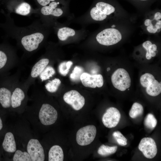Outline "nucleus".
<instances>
[{
  "mask_svg": "<svg viewBox=\"0 0 161 161\" xmlns=\"http://www.w3.org/2000/svg\"><path fill=\"white\" fill-rule=\"evenodd\" d=\"M32 91L27 105L21 114L29 123L34 131L37 132L41 126H49L56 122L58 117L57 110L52 105L44 102L41 93L37 85L34 84Z\"/></svg>",
  "mask_w": 161,
  "mask_h": 161,
  "instance_id": "f257e3e1",
  "label": "nucleus"
},
{
  "mask_svg": "<svg viewBox=\"0 0 161 161\" xmlns=\"http://www.w3.org/2000/svg\"><path fill=\"white\" fill-rule=\"evenodd\" d=\"M30 126L29 123L23 118L12 128L17 146L22 147L28 152L32 161H44L45 157L43 146Z\"/></svg>",
  "mask_w": 161,
  "mask_h": 161,
  "instance_id": "f03ea898",
  "label": "nucleus"
},
{
  "mask_svg": "<svg viewBox=\"0 0 161 161\" xmlns=\"http://www.w3.org/2000/svg\"><path fill=\"white\" fill-rule=\"evenodd\" d=\"M21 74L19 68L12 75L8 74L0 76V112L2 114L10 112L13 90L19 81Z\"/></svg>",
  "mask_w": 161,
  "mask_h": 161,
  "instance_id": "7ed1b4c3",
  "label": "nucleus"
},
{
  "mask_svg": "<svg viewBox=\"0 0 161 161\" xmlns=\"http://www.w3.org/2000/svg\"><path fill=\"white\" fill-rule=\"evenodd\" d=\"M24 82L19 81L14 86L11 98L10 112L21 114L27 105L29 97V89Z\"/></svg>",
  "mask_w": 161,
  "mask_h": 161,
  "instance_id": "20e7f679",
  "label": "nucleus"
},
{
  "mask_svg": "<svg viewBox=\"0 0 161 161\" xmlns=\"http://www.w3.org/2000/svg\"><path fill=\"white\" fill-rule=\"evenodd\" d=\"M4 49L0 48V76L9 74L10 70L20 64L13 52Z\"/></svg>",
  "mask_w": 161,
  "mask_h": 161,
  "instance_id": "39448f33",
  "label": "nucleus"
},
{
  "mask_svg": "<svg viewBox=\"0 0 161 161\" xmlns=\"http://www.w3.org/2000/svg\"><path fill=\"white\" fill-rule=\"evenodd\" d=\"M96 39L97 42L101 45L110 46L119 42L122 39V35L117 30L109 28L99 33L96 36Z\"/></svg>",
  "mask_w": 161,
  "mask_h": 161,
  "instance_id": "423d86ee",
  "label": "nucleus"
},
{
  "mask_svg": "<svg viewBox=\"0 0 161 161\" xmlns=\"http://www.w3.org/2000/svg\"><path fill=\"white\" fill-rule=\"evenodd\" d=\"M111 81L115 88L124 91L130 87L131 79L128 72L124 69L119 68L113 74Z\"/></svg>",
  "mask_w": 161,
  "mask_h": 161,
  "instance_id": "0eeeda50",
  "label": "nucleus"
},
{
  "mask_svg": "<svg viewBox=\"0 0 161 161\" xmlns=\"http://www.w3.org/2000/svg\"><path fill=\"white\" fill-rule=\"evenodd\" d=\"M1 148L5 156H12L16 151L17 144L15 134L12 128L5 129L3 135Z\"/></svg>",
  "mask_w": 161,
  "mask_h": 161,
  "instance_id": "6e6552de",
  "label": "nucleus"
},
{
  "mask_svg": "<svg viewBox=\"0 0 161 161\" xmlns=\"http://www.w3.org/2000/svg\"><path fill=\"white\" fill-rule=\"evenodd\" d=\"M142 86L146 88L147 93L152 96H156L161 92V82L156 80L154 76L149 73H145L140 78Z\"/></svg>",
  "mask_w": 161,
  "mask_h": 161,
  "instance_id": "1a4fd4ad",
  "label": "nucleus"
},
{
  "mask_svg": "<svg viewBox=\"0 0 161 161\" xmlns=\"http://www.w3.org/2000/svg\"><path fill=\"white\" fill-rule=\"evenodd\" d=\"M96 133V128L93 125H88L80 128L76 133L77 143L81 146L90 144L94 140Z\"/></svg>",
  "mask_w": 161,
  "mask_h": 161,
  "instance_id": "9d476101",
  "label": "nucleus"
},
{
  "mask_svg": "<svg viewBox=\"0 0 161 161\" xmlns=\"http://www.w3.org/2000/svg\"><path fill=\"white\" fill-rule=\"evenodd\" d=\"M44 37L43 35L41 33H34L22 38L21 44L26 52H32L38 49Z\"/></svg>",
  "mask_w": 161,
  "mask_h": 161,
  "instance_id": "9b49d317",
  "label": "nucleus"
},
{
  "mask_svg": "<svg viewBox=\"0 0 161 161\" xmlns=\"http://www.w3.org/2000/svg\"><path fill=\"white\" fill-rule=\"evenodd\" d=\"M65 102L70 105L75 110H79L84 106L85 103L84 97L75 90H71L64 95Z\"/></svg>",
  "mask_w": 161,
  "mask_h": 161,
  "instance_id": "f8f14e48",
  "label": "nucleus"
},
{
  "mask_svg": "<svg viewBox=\"0 0 161 161\" xmlns=\"http://www.w3.org/2000/svg\"><path fill=\"white\" fill-rule=\"evenodd\" d=\"M138 148L145 157L148 159H152L156 155L157 149L154 140L151 137H144L141 140Z\"/></svg>",
  "mask_w": 161,
  "mask_h": 161,
  "instance_id": "ddd939ff",
  "label": "nucleus"
},
{
  "mask_svg": "<svg viewBox=\"0 0 161 161\" xmlns=\"http://www.w3.org/2000/svg\"><path fill=\"white\" fill-rule=\"evenodd\" d=\"M121 117L119 111L116 108L111 107L108 109L103 114L102 121L106 127L111 128L116 126Z\"/></svg>",
  "mask_w": 161,
  "mask_h": 161,
  "instance_id": "4468645a",
  "label": "nucleus"
},
{
  "mask_svg": "<svg viewBox=\"0 0 161 161\" xmlns=\"http://www.w3.org/2000/svg\"><path fill=\"white\" fill-rule=\"evenodd\" d=\"M80 79L83 85L87 87L100 88L103 84V77L100 74L92 75L86 72H83L81 74Z\"/></svg>",
  "mask_w": 161,
  "mask_h": 161,
  "instance_id": "2eb2a0df",
  "label": "nucleus"
},
{
  "mask_svg": "<svg viewBox=\"0 0 161 161\" xmlns=\"http://www.w3.org/2000/svg\"><path fill=\"white\" fill-rule=\"evenodd\" d=\"M64 154L62 148L58 145H52L48 153L49 161H63Z\"/></svg>",
  "mask_w": 161,
  "mask_h": 161,
  "instance_id": "dca6fc26",
  "label": "nucleus"
},
{
  "mask_svg": "<svg viewBox=\"0 0 161 161\" xmlns=\"http://www.w3.org/2000/svg\"><path fill=\"white\" fill-rule=\"evenodd\" d=\"M57 3L53 1L49 6L43 7L41 10V13L44 15H52L54 16L59 17L62 15L63 13L62 10L60 8H56Z\"/></svg>",
  "mask_w": 161,
  "mask_h": 161,
  "instance_id": "f3484780",
  "label": "nucleus"
},
{
  "mask_svg": "<svg viewBox=\"0 0 161 161\" xmlns=\"http://www.w3.org/2000/svg\"><path fill=\"white\" fill-rule=\"evenodd\" d=\"M11 160L13 161H32L28 152L22 147L17 146Z\"/></svg>",
  "mask_w": 161,
  "mask_h": 161,
  "instance_id": "a211bd4d",
  "label": "nucleus"
},
{
  "mask_svg": "<svg viewBox=\"0 0 161 161\" xmlns=\"http://www.w3.org/2000/svg\"><path fill=\"white\" fill-rule=\"evenodd\" d=\"M75 34V32L74 29L68 27H63L59 29L57 35L60 40L64 41L69 37L73 36Z\"/></svg>",
  "mask_w": 161,
  "mask_h": 161,
  "instance_id": "6ab92c4d",
  "label": "nucleus"
},
{
  "mask_svg": "<svg viewBox=\"0 0 161 161\" xmlns=\"http://www.w3.org/2000/svg\"><path fill=\"white\" fill-rule=\"evenodd\" d=\"M143 47L146 50V58L148 60L150 59L152 57L156 56L155 51L157 49V47L155 44H152L148 41L144 42L143 44Z\"/></svg>",
  "mask_w": 161,
  "mask_h": 161,
  "instance_id": "aec40b11",
  "label": "nucleus"
},
{
  "mask_svg": "<svg viewBox=\"0 0 161 161\" xmlns=\"http://www.w3.org/2000/svg\"><path fill=\"white\" fill-rule=\"evenodd\" d=\"M117 148V146H109L103 144L98 149L97 153L102 156L106 157L115 153Z\"/></svg>",
  "mask_w": 161,
  "mask_h": 161,
  "instance_id": "412c9836",
  "label": "nucleus"
},
{
  "mask_svg": "<svg viewBox=\"0 0 161 161\" xmlns=\"http://www.w3.org/2000/svg\"><path fill=\"white\" fill-rule=\"evenodd\" d=\"M61 81L58 78L49 80L45 85L46 89L50 93H54L58 90L61 84Z\"/></svg>",
  "mask_w": 161,
  "mask_h": 161,
  "instance_id": "4be33fe9",
  "label": "nucleus"
},
{
  "mask_svg": "<svg viewBox=\"0 0 161 161\" xmlns=\"http://www.w3.org/2000/svg\"><path fill=\"white\" fill-rule=\"evenodd\" d=\"M55 73L54 68L51 66L48 65L42 72L38 78H39L40 80L42 82L49 79Z\"/></svg>",
  "mask_w": 161,
  "mask_h": 161,
  "instance_id": "5701e85b",
  "label": "nucleus"
},
{
  "mask_svg": "<svg viewBox=\"0 0 161 161\" xmlns=\"http://www.w3.org/2000/svg\"><path fill=\"white\" fill-rule=\"evenodd\" d=\"M96 7L103 13L109 15L115 10L114 7L111 5L103 2H99L96 4Z\"/></svg>",
  "mask_w": 161,
  "mask_h": 161,
  "instance_id": "b1692460",
  "label": "nucleus"
},
{
  "mask_svg": "<svg viewBox=\"0 0 161 161\" xmlns=\"http://www.w3.org/2000/svg\"><path fill=\"white\" fill-rule=\"evenodd\" d=\"M143 112V108L142 105L137 102H135L133 104L129 114L131 117L134 118L142 115Z\"/></svg>",
  "mask_w": 161,
  "mask_h": 161,
  "instance_id": "393cba45",
  "label": "nucleus"
},
{
  "mask_svg": "<svg viewBox=\"0 0 161 161\" xmlns=\"http://www.w3.org/2000/svg\"><path fill=\"white\" fill-rule=\"evenodd\" d=\"M144 123L145 126L147 128L153 130L157 124V120L152 114L148 113L145 118Z\"/></svg>",
  "mask_w": 161,
  "mask_h": 161,
  "instance_id": "a878e982",
  "label": "nucleus"
},
{
  "mask_svg": "<svg viewBox=\"0 0 161 161\" xmlns=\"http://www.w3.org/2000/svg\"><path fill=\"white\" fill-rule=\"evenodd\" d=\"M90 14L92 18L97 21L104 20L106 18L107 16L103 13L96 7H93L91 9Z\"/></svg>",
  "mask_w": 161,
  "mask_h": 161,
  "instance_id": "bb28decb",
  "label": "nucleus"
},
{
  "mask_svg": "<svg viewBox=\"0 0 161 161\" xmlns=\"http://www.w3.org/2000/svg\"><path fill=\"white\" fill-rule=\"evenodd\" d=\"M30 6L28 3L23 2L18 6L15 11L16 13L18 14L25 16L30 13Z\"/></svg>",
  "mask_w": 161,
  "mask_h": 161,
  "instance_id": "cd10ccee",
  "label": "nucleus"
},
{
  "mask_svg": "<svg viewBox=\"0 0 161 161\" xmlns=\"http://www.w3.org/2000/svg\"><path fill=\"white\" fill-rule=\"evenodd\" d=\"M112 136L119 145L122 146L127 145V139L120 131H114L112 134Z\"/></svg>",
  "mask_w": 161,
  "mask_h": 161,
  "instance_id": "c85d7f7f",
  "label": "nucleus"
},
{
  "mask_svg": "<svg viewBox=\"0 0 161 161\" xmlns=\"http://www.w3.org/2000/svg\"><path fill=\"white\" fill-rule=\"evenodd\" d=\"M83 72V69L81 67L79 66H75L70 75L71 80L74 81L79 80H80V76Z\"/></svg>",
  "mask_w": 161,
  "mask_h": 161,
  "instance_id": "c756f323",
  "label": "nucleus"
},
{
  "mask_svg": "<svg viewBox=\"0 0 161 161\" xmlns=\"http://www.w3.org/2000/svg\"><path fill=\"white\" fill-rule=\"evenodd\" d=\"M66 64V62H62L59 65L58 68L59 73L64 76L66 75L69 71V69L67 68Z\"/></svg>",
  "mask_w": 161,
  "mask_h": 161,
  "instance_id": "7c9ffc66",
  "label": "nucleus"
},
{
  "mask_svg": "<svg viewBox=\"0 0 161 161\" xmlns=\"http://www.w3.org/2000/svg\"><path fill=\"white\" fill-rule=\"evenodd\" d=\"M4 121L2 117L0 114V135L4 133L5 130Z\"/></svg>",
  "mask_w": 161,
  "mask_h": 161,
  "instance_id": "2f4dec72",
  "label": "nucleus"
},
{
  "mask_svg": "<svg viewBox=\"0 0 161 161\" xmlns=\"http://www.w3.org/2000/svg\"><path fill=\"white\" fill-rule=\"evenodd\" d=\"M147 29L148 31L151 33H155L157 32L158 29L155 26H153L152 24L148 26Z\"/></svg>",
  "mask_w": 161,
  "mask_h": 161,
  "instance_id": "473e14b6",
  "label": "nucleus"
},
{
  "mask_svg": "<svg viewBox=\"0 0 161 161\" xmlns=\"http://www.w3.org/2000/svg\"><path fill=\"white\" fill-rule=\"evenodd\" d=\"M55 0H37L38 2L42 6H45L49 3L50 1H54Z\"/></svg>",
  "mask_w": 161,
  "mask_h": 161,
  "instance_id": "72a5a7b5",
  "label": "nucleus"
},
{
  "mask_svg": "<svg viewBox=\"0 0 161 161\" xmlns=\"http://www.w3.org/2000/svg\"><path fill=\"white\" fill-rule=\"evenodd\" d=\"M161 18V13L160 12L156 13L154 15V19L157 21L158 20Z\"/></svg>",
  "mask_w": 161,
  "mask_h": 161,
  "instance_id": "f704fd0d",
  "label": "nucleus"
},
{
  "mask_svg": "<svg viewBox=\"0 0 161 161\" xmlns=\"http://www.w3.org/2000/svg\"><path fill=\"white\" fill-rule=\"evenodd\" d=\"M152 20L148 19L145 20L144 22L145 25L148 26L152 24Z\"/></svg>",
  "mask_w": 161,
  "mask_h": 161,
  "instance_id": "c9c22d12",
  "label": "nucleus"
},
{
  "mask_svg": "<svg viewBox=\"0 0 161 161\" xmlns=\"http://www.w3.org/2000/svg\"><path fill=\"white\" fill-rule=\"evenodd\" d=\"M158 21L155 24V26L158 30L161 28V21L158 20Z\"/></svg>",
  "mask_w": 161,
  "mask_h": 161,
  "instance_id": "e433bc0d",
  "label": "nucleus"
},
{
  "mask_svg": "<svg viewBox=\"0 0 161 161\" xmlns=\"http://www.w3.org/2000/svg\"><path fill=\"white\" fill-rule=\"evenodd\" d=\"M73 64V63L71 61H68L66 62V65L67 69H69L71 66Z\"/></svg>",
  "mask_w": 161,
  "mask_h": 161,
  "instance_id": "4c0bfd02",
  "label": "nucleus"
},
{
  "mask_svg": "<svg viewBox=\"0 0 161 161\" xmlns=\"http://www.w3.org/2000/svg\"><path fill=\"white\" fill-rule=\"evenodd\" d=\"M115 27V25H112V27Z\"/></svg>",
  "mask_w": 161,
  "mask_h": 161,
  "instance_id": "58836bf2",
  "label": "nucleus"
},
{
  "mask_svg": "<svg viewBox=\"0 0 161 161\" xmlns=\"http://www.w3.org/2000/svg\"><path fill=\"white\" fill-rule=\"evenodd\" d=\"M110 70V68H108L107 69V71H108L109 70Z\"/></svg>",
  "mask_w": 161,
  "mask_h": 161,
  "instance_id": "ea45409f",
  "label": "nucleus"
},
{
  "mask_svg": "<svg viewBox=\"0 0 161 161\" xmlns=\"http://www.w3.org/2000/svg\"><path fill=\"white\" fill-rule=\"evenodd\" d=\"M141 0V1H146V0Z\"/></svg>",
  "mask_w": 161,
  "mask_h": 161,
  "instance_id": "a19ab883",
  "label": "nucleus"
}]
</instances>
